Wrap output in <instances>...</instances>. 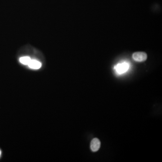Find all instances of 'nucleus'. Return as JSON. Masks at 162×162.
<instances>
[{
	"instance_id": "nucleus-3",
	"label": "nucleus",
	"mask_w": 162,
	"mask_h": 162,
	"mask_svg": "<svg viewBox=\"0 0 162 162\" xmlns=\"http://www.w3.org/2000/svg\"><path fill=\"white\" fill-rule=\"evenodd\" d=\"M100 140L98 138H94L90 143V149L93 152H96L99 149L100 147Z\"/></svg>"
},
{
	"instance_id": "nucleus-2",
	"label": "nucleus",
	"mask_w": 162,
	"mask_h": 162,
	"mask_svg": "<svg viewBox=\"0 0 162 162\" xmlns=\"http://www.w3.org/2000/svg\"><path fill=\"white\" fill-rule=\"evenodd\" d=\"M128 64L126 62L118 64L114 67V69L119 74H122L125 73L128 70Z\"/></svg>"
},
{
	"instance_id": "nucleus-5",
	"label": "nucleus",
	"mask_w": 162,
	"mask_h": 162,
	"mask_svg": "<svg viewBox=\"0 0 162 162\" xmlns=\"http://www.w3.org/2000/svg\"><path fill=\"white\" fill-rule=\"evenodd\" d=\"M31 60V59L28 56H25V57H22L20 59V61L22 64H24L25 65H28L29 63Z\"/></svg>"
},
{
	"instance_id": "nucleus-6",
	"label": "nucleus",
	"mask_w": 162,
	"mask_h": 162,
	"mask_svg": "<svg viewBox=\"0 0 162 162\" xmlns=\"http://www.w3.org/2000/svg\"><path fill=\"white\" fill-rule=\"evenodd\" d=\"M1 151L0 150V156H1Z\"/></svg>"
},
{
	"instance_id": "nucleus-1",
	"label": "nucleus",
	"mask_w": 162,
	"mask_h": 162,
	"mask_svg": "<svg viewBox=\"0 0 162 162\" xmlns=\"http://www.w3.org/2000/svg\"><path fill=\"white\" fill-rule=\"evenodd\" d=\"M134 60L138 62H143L147 60V54L144 52H137L133 54Z\"/></svg>"
},
{
	"instance_id": "nucleus-4",
	"label": "nucleus",
	"mask_w": 162,
	"mask_h": 162,
	"mask_svg": "<svg viewBox=\"0 0 162 162\" xmlns=\"http://www.w3.org/2000/svg\"><path fill=\"white\" fill-rule=\"evenodd\" d=\"M28 65L31 69H38L41 67V62L37 61V60H31Z\"/></svg>"
}]
</instances>
